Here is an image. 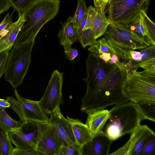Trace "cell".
<instances>
[{"label": "cell", "instance_id": "obj_1", "mask_svg": "<svg viewBox=\"0 0 155 155\" xmlns=\"http://www.w3.org/2000/svg\"><path fill=\"white\" fill-rule=\"evenodd\" d=\"M86 69L87 77L83 80L86 83L87 90L81 98L82 111L87 114L129 101L121 90L126 72L116 64L106 63L90 53Z\"/></svg>", "mask_w": 155, "mask_h": 155}, {"label": "cell", "instance_id": "obj_2", "mask_svg": "<svg viewBox=\"0 0 155 155\" xmlns=\"http://www.w3.org/2000/svg\"><path fill=\"white\" fill-rule=\"evenodd\" d=\"M59 0H36L22 13L24 21L14 45L35 40L41 28L59 12Z\"/></svg>", "mask_w": 155, "mask_h": 155}, {"label": "cell", "instance_id": "obj_3", "mask_svg": "<svg viewBox=\"0 0 155 155\" xmlns=\"http://www.w3.org/2000/svg\"><path fill=\"white\" fill-rule=\"evenodd\" d=\"M109 111L102 132L113 141L131 133L144 120L136 104L130 101L115 105Z\"/></svg>", "mask_w": 155, "mask_h": 155}, {"label": "cell", "instance_id": "obj_4", "mask_svg": "<svg viewBox=\"0 0 155 155\" xmlns=\"http://www.w3.org/2000/svg\"><path fill=\"white\" fill-rule=\"evenodd\" d=\"M35 40L14 45L5 65L4 80L15 89L21 84L29 69Z\"/></svg>", "mask_w": 155, "mask_h": 155}, {"label": "cell", "instance_id": "obj_5", "mask_svg": "<svg viewBox=\"0 0 155 155\" xmlns=\"http://www.w3.org/2000/svg\"><path fill=\"white\" fill-rule=\"evenodd\" d=\"M107 12L110 23L126 26L141 11L147 12L150 0H109Z\"/></svg>", "mask_w": 155, "mask_h": 155}, {"label": "cell", "instance_id": "obj_6", "mask_svg": "<svg viewBox=\"0 0 155 155\" xmlns=\"http://www.w3.org/2000/svg\"><path fill=\"white\" fill-rule=\"evenodd\" d=\"M124 94L135 103L155 102V76H148L137 73L125 79L122 87Z\"/></svg>", "mask_w": 155, "mask_h": 155}, {"label": "cell", "instance_id": "obj_7", "mask_svg": "<svg viewBox=\"0 0 155 155\" xmlns=\"http://www.w3.org/2000/svg\"><path fill=\"white\" fill-rule=\"evenodd\" d=\"M63 72L57 70L52 73L45 93L39 101L43 111L50 115L56 109L63 104L62 93Z\"/></svg>", "mask_w": 155, "mask_h": 155}, {"label": "cell", "instance_id": "obj_8", "mask_svg": "<svg viewBox=\"0 0 155 155\" xmlns=\"http://www.w3.org/2000/svg\"><path fill=\"white\" fill-rule=\"evenodd\" d=\"M63 145L48 123L43 124L38 134L36 150L42 155H59Z\"/></svg>", "mask_w": 155, "mask_h": 155}, {"label": "cell", "instance_id": "obj_9", "mask_svg": "<svg viewBox=\"0 0 155 155\" xmlns=\"http://www.w3.org/2000/svg\"><path fill=\"white\" fill-rule=\"evenodd\" d=\"M154 132L147 125H140L130 133L129 139L123 146L109 155H140L146 139Z\"/></svg>", "mask_w": 155, "mask_h": 155}, {"label": "cell", "instance_id": "obj_10", "mask_svg": "<svg viewBox=\"0 0 155 155\" xmlns=\"http://www.w3.org/2000/svg\"><path fill=\"white\" fill-rule=\"evenodd\" d=\"M14 93L21 105L20 120L22 123L25 124L29 122L48 123L49 118L42 110L39 101L31 100L22 97L16 89H15Z\"/></svg>", "mask_w": 155, "mask_h": 155}, {"label": "cell", "instance_id": "obj_11", "mask_svg": "<svg viewBox=\"0 0 155 155\" xmlns=\"http://www.w3.org/2000/svg\"><path fill=\"white\" fill-rule=\"evenodd\" d=\"M48 124L62 143L68 146L76 142L71 124L61 112L59 107L50 114Z\"/></svg>", "mask_w": 155, "mask_h": 155}, {"label": "cell", "instance_id": "obj_12", "mask_svg": "<svg viewBox=\"0 0 155 155\" xmlns=\"http://www.w3.org/2000/svg\"><path fill=\"white\" fill-rule=\"evenodd\" d=\"M107 42L119 58L124 61L132 59L130 51L141 48L135 43L127 40L109 28L104 34Z\"/></svg>", "mask_w": 155, "mask_h": 155}, {"label": "cell", "instance_id": "obj_13", "mask_svg": "<svg viewBox=\"0 0 155 155\" xmlns=\"http://www.w3.org/2000/svg\"><path fill=\"white\" fill-rule=\"evenodd\" d=\"M113 141L101 132L82 147V155H108Z\"/></svg>", "mask_w": 155, "mask_h": 155}, {"label": "cell", "instance_id": "obj_14", "mask_svg": "<svg viewBox=\"0 0 155 155\" xmlns=\"http://www.w3.org/2000/svg\"><path fill=\"white\" fill-rule=\"evenodd\" d=\"M44 123H38L33 131L25 133L22 128L8 133L12 143L16 148L22 149L35 148L37 137L42 125Z\"/></svg>", "mask_w": 155, "mask_h": 155}, {"label": "cell", "instance_id": "obj_15", "mask_svg": "<svg viewBox=\"0 0 155 155\" xmlns=\"http://www.w3.org/2000/svg\"><path fill=\"white\" fill-rule=\"evenodd\" d=\"M88 116L85 123L92 137L102 131L110 116L109 110L101 109L87 114Z\"/></svg>", "mask_w": 155, "mask_h": 155}, {"label": "cell", "instance_id": "obj_16", "mask_svg": "<svg viewBox=\"0 0 155 155\" xmlns=\"http://www.w3.org/2000/svg\"><path fill=\"white\" fill-rule=\"evenodd\" d=\"M79 34V29L74 26L72 17L69 16L62 25L58 36L59 43L64 47L71 46L78 41Z\"/></svg>", "mask_w": 155, "mask_h": 155}, {"label": "cell", "instance_id": "obj_17", "mask_svg": "<svg viewBox=\"0 0 155 155\" xmlns=\"http://www.w3.org/2000/svg\"><path fill=\"white\" fill-rule=\"evenodd\" d=\"M67 119L71 124L76 142L82 147L92 138L88 127L78 119L68 116Z\"/></svg>", "mask_w": 155, "mask_h": 155}, {"label": "cell", "instance_id": "obj_18", "mask_svg": "<svg viewBox=\"0 0 155 155\" xmlns=\"http://www.w3.org/2000/svg\"><path fill=\"white\" fill-rule=\"evenodd\" d=\"M108 28L124 38L135 43L142 49L150 45L145 38L138 35L127 27L110 23Z\"/></svg>", "mask_w": 155, "mask_h": 155}, {"label": "cell", "instance_id": "obj_19", "mask_svg": "<svg viewBox=\"0 0 155 155\" xmlns=\"http://www.w3.org/2000/svg\"><path fill=\"white\" fill-rule=\"evenodd\" d=\"M97 8V13L91 27L96 40L104 34L110 24L105 15V12L102 11Z\"/></svg>", "mask_w": 155, "mask_h": 155}, {"label": "cell", "instance_id": "obj_20", "mask_svg": "<svg viewBox=\"0 0 155 155\" xmlns=\"http://www.w3.org/2000/svg\"><path fill=\"white\" fill-rule=\"evenodd\" d=\"M25 124L21 121L13 120L7 114L4 109L0 108V129L3 133L8 134L22 129Z\"/></svg>", "mask_w": 155, "mask_h": 155}, {"label": "cell", "instance_id": "obj_21", "mask_svg": "<svg viewBox=\"0 0 155 155\" xmlns=\"http://www.w3.org/2000/svg\"><path fill=\"white\" fill-rule=\"evenodd\" d=\"M18 13V19L14 23H12L8 28L3 38L6 43L13 47L15 41L20 31L24 21L22 13Z\"/></svg>", "mask_w": 155, "mask_h": 155}, {"label": "cell", "instance_id": "obj_22", "mask_svg": "<svg viewBox=\"0 0 155 155\" xmlns=\"http://www.w3.org/2000/svg\"><path fill=\"white\" fill-rule=\"evenodd\" d=\"M124 26L127 27L140 36L145 38L150 45H155V42H153L150 37L140 14L132 21Z\"/></svg>", "mask_w": 155, "mask_h": 155}, {"label": "cell", "instance_id": "obj_23", "mask_svg": "<svg viewBox=\"0 0 155 155\" xmlns=\"http://www.w3.org/2000/svg\"><path fill=\"white\" fill-rule=\"evenodd\" d=\"M88 50L93 55L98 58L104 53H109L111 56L116 54L114 51L108 45L104 37L98 41L96 40L90 46Z\"/></svg>", "mask_w": 155, "mask_h": 155}, {"label": "cell", "instance_id": "obj_24", "mask_svg": "<svg viewBox=\"0 0 155 155\" xmlns=\"http://www.w3.org/2000/svg\"><path fill=\"white\" fill-rule=\"evenodd\" d=\"M135 104L143 120H148L155 122V102H144Z\"/></svg>", "mask_w": 155, "mask_h": 155}, {"label": "cell", "instance_id": "obj_25", "mask_svg": "<svg viewBox=\"0 0 155 155\" xmlns=\"http://www.w3.org/2000/svg\"><path fill=\"white\" fill-rule=\"evenodd\" d=\"M78 6L75 13L72 17L74 26L79 29L80 24L87 12L86 2L84 0H77Z\"/></svg>", "mask_w": 155, "mask_h": 155}, {"label": "cell", "instance_id": "obj_26", "mask_svg": "<svg viewBox=\"0 0 155 155\" xmlns=\"http://www.w3.org/2000/svg\"><path fill=\"white\" fill-rule=\"evenodd\" d=\"M14 148L8 134L0 130V155H11Z\"/></svg>", "mask_w": 155, "mask_h": 155}, {"label": "cell", "instance_id": "obj_27", "mask_svg": "<svg viewBox=\"0 0 155 155\" xmlns=\"http://www.w3.org/2000/svg\"><path fill=\"white\" fill-rule=\"evenodd\" d=\"M97 12V8L90 6L87 8V13L82 20L79 28V32L91 28V24Z\"/></svg>", "mask_w": 155, "mask_h": 155}, {"label": "cell", "instance_id": "obj_28", "mask_svg": "<svg viewBox=\"0 0 155 155\" xmlns=\"http://www.w3.org/2000/svg\"><path fill=\"white\" fill-rule=\"evenodd\" d=\"M96 40L91 28L79 32L78 41L80 43L83 48H85L87 46L91 45Z\"/></svg>", "mask_w": 155, "mask_h": 155}, {"label": "cell", "instance_id": "obj_29", "mask_svg": "<svg viewBox=\"0 0 155 155\" xmlns=\"http://www.w3.org/2000/svg\"><path fill=\"white\" fill-rule=\"evenodd\" d=\"M155 134H150L144 142L140 155H155Z\"/></svg>", "mask_w": 155, "mask_h": 155}, {"label": "cell", "instance_id": "obj_30", "mask_svg": "<svg viewBox=\"0 0 155 155\" xmlns=\"http://www.w3.org/2000/svg\"><path fill=\"white\" fill-rule=\"evenodd\" d=\"M143 24L152 41L155 42V25L147 15L146 12L141 11L140 12Z\"/></svg>", "mask_w": 155, "mask_h": 155}, {"label": "cell", "instance_id": "obj_31", "mask_svg": "<svg viewBox=\"0 0 155 155\" xmlns=\"http://www.w3.org/2000/svg\"><path fill=\"white\" fill-rule=\"evenodd\" d=\"M82 147L76 142L68 146L63 145L59 155H82Z\"/></svg>", "mask_w": 155, "mask_h": 155}, {"label": "cell", "instance_id": "obj_32", "mask_svg": "<svg viewBox=\"0 0 155 155\" xmlns=\"http://www.w3.org/2000/svg\"><path fill=\"white\" fill-rule=\"evenodd\" d=\"M12 6L18 12L24 11L36 0H9Z\"/></svg>", "mask_w": 155, "mask_h": 155}, {"label": "cell", "instance_id": "obj_33", "mask_svg": "<svg viewBox=\"0 0 155 155\" xmlns=\"http://www.w3.org/2000/svg\"><path fill=\"white\" fill-rule=\"evenodd\" d=\"M140 52L142 55L141 60L139 62L155 59V45H150L141 49Z\"/></svg>", "mask_w": 155, "mask_h": 155}, {"label": "cell", "instance_id": "obj_34", "mask_svg": "<svg viewBox=\"0 0 155 155\" xmlns=\"http://www.w3.org/2000/svg\"><path fill=\"white\" fill-rule=\"evenodd\" d=\"M12 16L7 13L0 24V40L5 35L8 28L12 23Z\"/></svg>", "mask_w": 155, "mask_h": 155}, {"label": "cell", "instance_id": "obj_35", "mask_svg": "<svg viewBox=\"0 0 155 155\" xmlns=\"http://www.w3.org/2000/svg\"><path fill=\"white\" fill-rule=\"evenodd\" d=\"M123 69L126 74V79H128L135 74L138 68L133 64L132 59L130 60L126 63L123 62Z\"/></svg>", "mask_w": 155, "mask_h": 155}, {"label": "cell", "instance_id": "obj_36", "mask_svg": "<svg viewBox=\"0 0 155 155\" xmlns=\"http://www.w3.org/2000/svg\"><path fill=\"white\" fill-rule=\"evenodd\" d=\"M42 155L35 148L22 149L17 148L13 150L11 155Z\"/></svg>", "mask_w": 155, "mask_h": 155}, {"label": "cell", "instance_id": "obj_37", "mask_svg": "<svg viewBox=\"0 0 155 155\" xmlns=\"http://www.w3.org/2000/svg\"><path fill=\"white\" fill-rule=\"evenodd\" d=\"M9 53V51H3L0 53V79L4 74Z\"/></svg>", "mask_w": 155, "mask_h": 155}, {"label": "cell", "instance_id": "obj_38", "mask_svg": "<svg viewBox=\"0 0 155 155\" xmlns=\"http://www.w3.org/2000/svg\"><path fill=\"white\" fill-rule=\"evenodd\" d=\"M64 48L66 58L71 61H73L74 58L78 55V50L75 48H72L71 46L64 47Z\"/></svg>", "mask_w": 155, "mask_h": 155}, {"label": "cell", "instance_id": "obj_39", "mask_svg": "<svg viewBox=\"0 0 155 155\" xmlns=\"http://www.w3.org/2000/svg\"><path fill=\"white\" fill-rule=\"evenodd\" d=\"M12 6L9 0H0V15L8 11Z\"/></svg>", "mask_w": 155, "mask_h": 155}, {"label": "cell", "instance_id": "obj_40", "mask_svg": "<svg viewBox=\"0 0 155 155\" xmlns=\"http://www.w3.org/2000/svg\"><path fill=\"white\" fill-rule=\"evenodd\" d=\"M130 54L132 59L134 61H138L141 60L142 55L140 52L131 50L130 51Z\"/></svg>", "mask_w": 155, "mask_h": 155}, {"label": "cell", "instance_id": "obj_41", "mask_svg": "<svg viewBox=\"0 0 155 155\" xmlns=\"http://www.w3.org/2000/svg\"><path fill=\"white\" fill-rule=\"evenodd\" d=\"M13 47L7 44L4 41L3 37L0 40V53L5 51H10Z\"/></svg>", "mask_w": 155, "mask_h": 155}, {"label": "cell", "instance_id": "obj_42", "mask_svg": "<svg viewBox=\"0 0 155 155\" xmlns=\"http://www.w3.org/2000/svg\"><path fill=\"white\" fill-rule=\"evenodd\" d=\"M11 106L10 103L7 99L0 98V108L5 109Z\"/></svg>", "mask_w": 155, "mask_h": 155}, {"label": "cell", "instance_id": "obj_43", "mask_svg": "<svg viewBox=\"0 0 155 155\" xmlns=\"http://www.w3.org/2000/svg\"><path fill=\"white\" fill-rule=\"evenodd\" d=\"M111 56L110 54L104 53L100 55L99 58L104 61L105 63H107L110 60Z\"/></svg>", "mask_w": 155, "mask_h": 155}, {"label": "cell", "instance_id": "obj_44", "mask_svg": "<svg viewBox=\"0 0 155 155\" xmlns=\"http://www.w3.org/2000/svg\"><path fill=\"white\" fill-rule=\"evenodd\" d=\"M109 0H101L99 8L101 11L105 12V8Z\"/></svg>", "mask_w": 155, "mask_h": 155}, {"label": "cell", "instance_id": "obj_45", "mask_svg": "<svg viewBox=\"0 0 155 155\" xmlns=\"http://www.w3.org/2000/svg\"><path fill=\"white\" fill-rule=\"evenodd\" d=\"M119 60H120L119 57L116 54H113L111 56L110 59L108 62L111 64H116Z\"/></svg>", "mask_w": 155, "mask_h": 155}, {"label": "cell", "instance_id": "obj_46", "mask_svg": "<svg viewBox=\"0 0 155 155\" xmlns=\"http://www.w3.org/2000/svg\"><path fill=\"white\" fill-rule=\"evenodd\" d=\"M101 0H93L94 4L96 8H99Z\"/></svg>", "mask_w": 155, "mask_h": 155}]
</instances>
